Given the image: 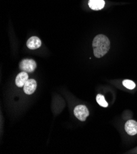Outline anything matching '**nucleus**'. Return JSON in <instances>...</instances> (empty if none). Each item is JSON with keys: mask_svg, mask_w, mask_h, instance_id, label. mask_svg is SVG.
Returning a JSON list of instances; mask_svg holds the SVG:
<instances>
[{"mask_svg": "<svg viewBox=\"0 0 137 154\" xmlns=\"http://www.w3.org/2000/svg\"><path fill=\"white\" fill-rule=\"evenodd\" d=\"M94 54L97 58H101L107 54L110 48L109 39L103 35H97L93 40Z\"/></svg>", "mask_w": 137, "mask_h": 154, "instance_id": "f257e3e1", "label": "nucleus"}, {"mask_svg": "<svg viewBox=\"0 0 137 154\" xmlns=\"http://www.w3.org/2000/svg\"><path fill=\"white\" fill-rule=\"evenodd\" d=\"M36 66V63L33 59H23L19 64L20 69L27 73L33 72Z\"/></svg>", "mask_w": 137, "mask_h": 154, "instance_id": "f03ea898", "label": "nucleus"}, {"mask_svg": "<svg viewBox=\"0 0 137 154\" xmlns=\"http://www.w3.org/2000/svg\"><path fill=\"white\" fill-rule=\"evenodd\" d=\"M74 114L78 119L84 122L89 115L87 107L84 105H78L74 108Z\"/></svg>", "mask_w": 137, "mask_h": 154, "instance_id": "7ed1b4c3", "label": "nucleus"}, {"mask_svg": "<svg viewBox=\"0 0 137 154\" xmlns=\"http://www.w3.org/2000/svg\"><path fill=\"white\" fill-rule=\"evenodd\" d=\"M37 83L35 79H28L23 86V91L27 95L33 94L36 90Z\"/></svg>", "mask_w": 137, "mask_h": 154, "instance_id": "20e7f679", "label": "nucleus"}, {"mask_svg": "<svg viewBox=\"0 0 137 154\" xmlns=\"http://www.w3.org/2000/svg\"><path fill=\"white\" fill-rule=\"evenodd\" d=\"M125 130L129 135H135L137 133V122L133 120H128L125 124Z\"/></svg>", "mask_w": 137, "mask_h": 154, "instance_id": "39448f33", "label": "nucleus"}, {"mask_svg": "<svg viewBox=\"0 0 137 154\" xmlns=\"http://www.w3.org/2000/svg\"><path fill=\"white\" fill-rule=\"evenodd\" d=\"M26 45L28 49L35 50L41 47V41L39 38L36 36H32L27 41Z\"/></svg>", "mask_w": 137, "mask_h": 154, "instance_id": "423d86ee", "label": "nucleus"}, {"mask_svg": "<svg viewBox=\"0 0 137 154\" xmlns=\"http://www.w3.org/2000/svg\"><path fill=\"white\" fill-rule=\"evenodd\" d=\"M28 80V74L25 71L20 72L16 77V84L19 87H22Z\"/></svg>", "mask_w": 137, "mask_h": 154, "instance_id": "0eeeda50", "label": "nucleus"}, {"mask_svg": "<svg viewBox=\"0 0 137 154\" xmlns=\"http://www.w3.org/2000/svg\"><path fill=\"white\" fill-rule=\"evenodd\" d=\"M88 5L91 9L99 11L104 8L105 2L104 0H89Z\"/></svg>", "mask_w": 137, "mask_h": 154, "instance_id": "6e6552de", "label": "nucleus"}, {"mask_svg": "<svg viewBox=\"0 0 137 154\" xmlns=\"http://www.w3.org/2000/svg\"><path fill=\"white\" fill-rule=\"evenodd\" d=\"M96 100L100 106H101L103 107H108V104L105 101V99H104V97L103 95H102L101 94H98L96 97Z\"/></svg>", "mask_w": 137, "mask_h": 154, "instance_id": "1a4fd4ad", "label": "nucleus"}, {"mask_svg": "<svg viewBox=\"0 0 137 154\" xmlns=\"http://www.w3.org/2000/svg\"><path fill=\"white\" fill-rule=\"evenodd\" d=\"M123 84L125 87L130 90H132L135 87V84L132 81L128 80V79H126L123 81Z\"/></svg>", "mask_w": 137, "mask_h": 154, "instance_id": "9d476101", "label": "nucleus"}]
</instances>
